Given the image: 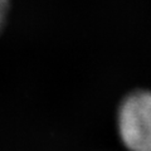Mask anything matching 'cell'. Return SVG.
<instances>
[{
	"instance_id": "2",
	"label": "cell",
	"mask_w": 151,
	"mask_h": 151,
	"mask_svg": "<svg viewBox=\"0 0 151 151\" xmlns=\"http://www.w3.org/2000/svg\"><path fill=\"white\" fill-rule=\"evenodd\" d=\"M9 9H10V0H0V32L6 23Z\"/></svg>"
},
{
	"instance_id": "1",
	"label": "cell",
	"mask_w": 151,
	"mask_h": 151,
	"mask_svg": "<svg viewBox=\"0 0 151 151\" xmlns=\"http://www.w3.org/2000/svg\"><path fill=\"white\" fill-rule=\"evenodd\" d=\"M119 132L130 151H151V93L135 92L122 102Z\"/></svg>"
}]
</instances>
